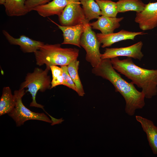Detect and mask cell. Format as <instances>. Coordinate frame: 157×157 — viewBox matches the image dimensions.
Here are the masks:
<instances>
[{
    "mask_svg": "<svg viewBox=\"0 0 157 157\" xmlns=\"http://www.w3.org/2000/svg\"><path fill=\"white\" fill-rule=\"evenodd\" d=\"M85 28L80 40V45L86 52L85 60L92 67H98L101 61L99 50L101 43L96 34L92 29L89 23L85 24Z\"/></svg>",
    "mask_w": 157,
    "mask_h": 157,
    "instance_id": "obj_5",
    "label": "cell"
},
{
    "mask_svg": "<svg viewBox=\"0 0 157 157\" xmlns=\"http://www.w3.org/2000/svg\"><path fill=\"white\" fill-rule=\"evenodd\" d=\"M49 19L62 31L64 40L62 44H71L81 48L80 40L84 30L85 24H78L68 26H63L57 24Z\"/></svg>",
    "mask_w": 157,
    "mask_h": 157,
    "instance_id": "obj_12",
    "label": "cell"
},
{
    "mask_svg": "<svg viewBox=\"0 0 157 157\" xmlns=\"http://www.w3.org/2000/svg\"><path fill=\"white\" fill-rule=\"evenodd\" d=\"M16 101V95L12 94L10 88L3 87L0 99V116L10 113L15 108Z\"/></svg>",
    "mask_w": 157,
    "mask_h": 157,
    "instance_id": "obj_16",
    "label": "cell"
},
{
    "mask_svg": "<svg viewBox=\"0 0 157 157\" xmlns=\"http://www.w3.org/2000/svg\"><path fill=\"white\" fill-rule=\"evenodd\" d=\"M79 64L77 59L73 60L67 65V69L76 86V92L79 96H83L85 93L78 74Z\"/></svg>",
    "mask_w": 157,
    "mask_h": 157,
    "instance_id": "obj_20",
    "label": "cell"
},
{
    "mask_svg": "<svg viewBox=\"0 0 157 157\" xmlns=\"http://www.w3.org/2000/svg\"><path fill=\"white\" fill-rule=\"evenodd\" d=\"M144 32H132L122 29L116 33L108 34L97 33L96 35L101 46L104 48L110 47L116 42L127 40H133L137 35L146 34Z\"/></svg>",
    "mask_w": 157,
    "mask_h": 157,
    "instance_id": "obj_10",
    "label": "cell"
},
{
    "mask_svg": "<svg viewBox=\"0 0 157 157\" xmlns=\"http://www.w3.org/2000/svg\"><path fill=\"white\" fill-rule=\"evenodd\" d=\"M67 2L68 0H53L47 3L35 7L33 10L36 11L43 17L54 15L59 16L62 13Z\"/></svg>",
    "mask_w": 157,
    "mask_h": 157,
    "instance_id": "obj_15",
    "label": "cell"
},
{
    "mask_svg": "<svg viewBox=\"0 0 157 157\" xmlns=\"http://www.w3.org/2000/svg\"><path fill=\"white\" fill-rule=\"evenodd\" d=\"M135 21L143 31L151 30L157 26V2L146 4L142 11L136 13Z\"/></svg>",
    "mask_w": 157,
    "mask_h": 157,
    "instance_id": "obj_9",
    "label": "cell"
},
{
    "mask_svg": "<svg viewBox=\"0 0 157 157\" xmlns=\"http://www.w3.org/2000/svg\"><path fill=\"white\" fill-rule=\"evenodd\" d=\"M143 45L141 41L126 47L106 48L101 54V60L110 59L119 56H126L140 60L144 56L141 51Z\"/></svg>",
    "mask_w": 157,
    "mask_h": 157,
    "instance_id": "obj_8",
    "label": "cell"
},
{
    "mask_svg": "<svg viewBox=\"0 0 157 157\" xmlns=\"http://www.w3.org/2000/svg\"><path fill=\"white\" fill-rule=\"evenodd\" d=\"M51 0H26L25 7L28 12L33 10L35 7L44 4L49 2Z\"/></svg>",
    "mask_w": 157,
    "mask_h": 157,
    "instance_id": "obj_24",
    "label": "cell"
},
{
    "mask_svg": "<svg viewBox=\"0 0 157 157\" xmlns=\"http://www.w3.org/2000/svg\"><path fill=\"white\" fill-rule=\"evenodd\" d=\"M2 33L6 38L11 44L17 45L24 53H34L45 44L41 41L33 40L25 35L19 38H15L5 30Z\"/></svg>",
    "mask_w": 157,
    "mask_h": 157,
    "instance_id": "obj_11",
    "label": "cell"
},
{
    "mask_svg": "<svg viewBox=\"0 0 157 157\" xmlns=\"http://www.w3.org/2000/svg\"><path fill=\"white\" fill-rule=\"evenodd\" d=\"M110 60L113 68L141 89L145 98L151 99L157 94V69L141 68L135 64L131 58L122 60L118 57Z\"/></svg>",
    "mask_w": 157,
    "mask_h": 157,
    "instance_id": "obj_2",
    "label": "cell"
},
{
    "mask_svg": "<svg viewBox=\"0 0 157 157\" xmlns=\"http://www.w3.org/2000/svg\"><path fill=\"white\" fill-rule=\"evenodd\" d=\"M100 9L101 15L116 17L118 13L116 2L110 0H95Z\"/></svg>",
    "mask_w": 157,
    "mask_h": 157,
    "instance_id": "obj_21",
    "label": "cell"
},
{
    "mask_svg": "<svg viewBox=\"0 0 157 157\" xmlns=\"http://www.w3.org/2000/svg\"><path fill=\"white\" fill-rule=\"evenodd\" d=\"M61 67L63 71V75L64 82L63 85L76 91L75 85L70 76L67 69V66H61Z\"/></svg>",
    "mask_w": 157,
    "mask_h": 157,
    "instance_id": "obj_23",
    "label": "cell"
},
{
    "mask_svg": "<svg viewBox=\"0 0 157 157\" xmlns=\"http://www.w3.org/2000/svg\"><path fill=\"white\" fill-rule=\"evenodd\" d=\"M6 0H0V4L1 5H4Z\"/></svg>",
    "mask_w": 157,
    "mask_h": 157,
    "instance_id": "obj_25",
    "label": "cell"
},
{
    "mask_svg": "<svg viewBox=\"0 0 157 157\" xmlns=\"http://www.w3.org/2000/svg\"><path fill=\"white\" fill-rule=\"evenodd\" d=\"M135 119L141 124L146 133L149 145L153 153L157 155V127L151 120L139 115Z\"/></svg>",
    "mask_w": 157,
    "mask_h": 157,
    "instance_id": "obj_14",
    "label": "cell"
},
{
    "mask_svg": "<svg viewBox=\"0 0 157 157\" xmlns=\"http://www.w3.org/2000/svg\"><path fill=\"white\" fill-rule=\"evenodd\" d=\"M50 68L52 77L50 88L51 89L57 86L63 85L64 79L61 67H59L57 65H51Z\"/></svg>",
    "mask_w": 157,
    "mask_h": 157,
    "instance_id": "obj_22",
    "label": "cell"
},
{
    "mask_svg": "<svg viewBox=\"0 0 157 157\" xmlns=\"http://www.w3.org/2000/svg\"><path fill=\"white\" fill-rule=\"evenodd\" d=\"M124 18L123 17L117 18L101 15L97 20L89 24L94 29L100 31L101 33L108 34L113 33L114 31L120 26L119 22Z\"/></svg>",
    "mask_w": 157,
    "mask_h": 157,
    "instance_id": "obj_13",
    "label": "cell"
},
{
    "mask_svg": "<svg viewBox=\"0 0 157 157\" xmlns=\"http://www.w3.org/2000/svg\"><path fill=\"white\" fill-rule=\"evenodd\" d=\"M50 70V67L46 66V68L43 70L39 67H35L33 71L26 74L24 81L21 83L20 89L27 88L26 92H29L32 96V101L30 104L31 107H34L42 108L49 116V115L45 111L44 106L38 103L35 97L38 91L42 92L50 89L51 81L48 73Z\"/></svg>",
    "mask_w": 157,
    "mask_h": 157,
    "instance_id": "obj_4",
    "label": "cell"
},
{
    "mask_svg": "<svg viewBox=\"0 0 157 157\" xmlns=\"http://www.w3.org/2000/svg\"><path fill=\"white\" fill-rule=\"evenodd\" d=\"M26 0H6L4 4L7 15L10 17L25 15L28 12L25 3Z\"/></svg>",
    "mask_w": 157,
    "mask_h": 157,
    "instance_id": "obj_17",
    "label": "cell"
},
{
    "mask_svg": "<svg viewBox=\"0 0 157 157\" xmlns=\"http://www.w3.org/2000/svg\"><path fill=\"white\" fill-rule=\"evenodd\" d=\"M116 3L118 13L129 11L140 12L144 9L146 6L141 0H119Z\"/></svg>",
    "mask_w": 157,
    "mask_h": 157,
    "instance_id": "obj_19",
    "label": "cell"
},
{
    "mask_svg": "<svg viewBox=\"0 0 157 157\" xmlns=\"http://www.w3.org/2000/svg\"><path fill=\"white\" fill-rule=\"evenodd\" d=\"M25 93L24 89L20 88L14 92L16 98V105L14 109L8 115L15 122L16 126H20L29 120H40L52 123L51 119L44 113L32 112L24 106L22 99Z\"/></svg>",
    "mask_w": 157,
    "mask_h": 157,
    "instance_id": "obj_6",
    "label": "cell"
},
{
    "mask_svg": "<svg viewBox=\"0 0 157 157\" xmlns=\"http://www.w3.org/2000/svg\"><path fill=\"white\" fill-rule=\"evenodd\" d=\"M92 72L109 81L115 87V91L121 94L125 102V112L129 115H133L137 110L145 106L144 94L138 91L133 83H129L122 77L113 68L110 59L102 60L98 67H93Z\"/></svg>",
    "mask_w": 157,
    "mask_h": 157,
    "instance_id": "obj_1",
    "label": "cell"
},
{
    "mask_svg": "<svg viewBox=\"0 0 157 157\" xmlns=\"http://www.w3.org/2000/svg\"><path fill=\"white\" fill-rule=\"evenodd\" d=\"M86 19L89 22L92 19H98L101 15V10L95 0H80Z\"/></svg>",
    "mask_w": 157,
    "mask_h": 157,
    "instance_id": "obj_18",
    "label": "cell"
},
{
    "mask_svg": "<svg viewBox=\"0 0 157 157\" xmlns=\"http://www.w3.org/2000/svg\"><path fill=\"white\" fill-rule=\"evenodd\" d=\"M80 4V0H68L62 13L58 16L61 25L68 26L89 23Z\"/></svg>",
    "mask_w": 157,
    "mask_h": 157,
    "instance_id": "obj_7",
    "label": "cell"
},
{
    "mask_svg": "<svg viewBox=\"0 0 157 157\" xmlns=\"http://www.w3.org/2000/svg\"><path fill=\"white\" fill-rule=\"evenodd\" d=\"M36 64L51 65L67 66L71 62L77 60L79 49L76 48H63L60 44H44L34 53Z\"/></svg>",
    "mask_w": 157,
    "mask_h": 157,
    "instance_id": "obj_3",
    "label": "cell"
}]
</instances>
